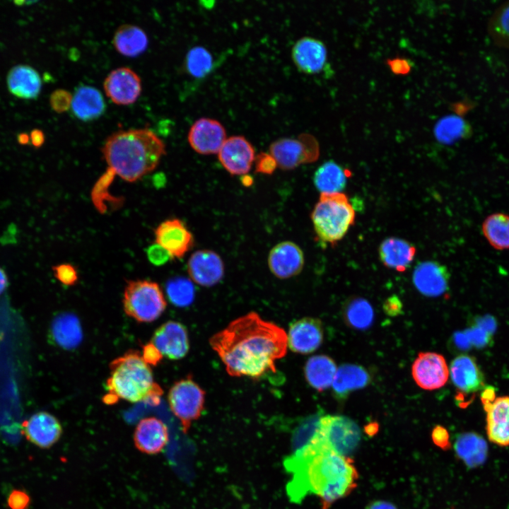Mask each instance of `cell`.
<instances>
[{"label": "cell", "mask_w": 509, "mask_h": 509, "mask_svg": "<svg viewBox=\"0 0 509 509\" xmlns=\"http://www.w3.org/2000/svg\"><path fill=\"white\" fill-rule=\"evenodd\" d=\"M227 373L258 379L275 372V361L287 351V334L276 324L251 312L232 321L209 339Z\"/></svg>", "instance_id": "1"}, {"label": "cell", "mask_w": 509, "mask_h": 509, "mask_svg": "<svg viewBox=\"0 0 509 509\" xmlns=\"http://www.w3.org/2000/svg\"><path fill=\"white\" fill-rule=\"evenodd\" d=\"M291 475L287 486L291 499L299 502L309 493L318 496L322 509L348 496L357 486L358 474L353 460L327 447L315 432L284 460Z\"/></svg>", "instance_id": "2"}, {"label": "cell", "mask_w": 509, "mask_h": 509, "mask_svg": "<svg viewBox=\"0 0 509 509\" xmlns=\"http://www.w3.org/2000/svg\"><path fill=\"white\" fill-rule=\"evenodd\" d=\"M102 151L107 172L129 182L153 171L166 153L163 141L147 128L117 131L107 139Z\"/></svg>", "instance_id": "3"}, {"label": "cell", "mask_w": 509, "mask_h": 509, "mask_svg": "<svg viewBox=\"0 0 509 509\" xmlns=\"http://www.w3.org/2000/svg\"><path fill=\"white\" fill-rule=\"evenodd\" d=\"M110 375L106 381L108 390L105 402L112 404L119 399L146 402L156 406L163 390L154 381L151 366L138 351L129 350L109 365Z\"/></svg>", "instance_id": "4"}, {"label": "cell", "mask_w": 509, "mask_h": 509, "mask_svg": "<svg viewBox=\"0 0 509 509\" xmlns=\"http://www.w3.org/2000/svg\"><path fill=\"white\" fill-rule=\"evenodd\" d=\"M355 211L342 193L321 194L311 214L315 232L324 243L341 240L355 221Z\"/></svg>", "instance_id": "5"}, {"label": "cell", "mask_w": 509, "mask_h": 509, "mask_svg": "<svg viewBox=\"0 0 509 509\" xmlns=\"http://www.w3.org/2000/svg\"><path fill=\"white\" fill-rule=\"evenodd\" d=\"M124 311L138 322H151L165 311L167 302L160 286L148 280L129 281L124 291Z\"/></svg>", "instance_id": "6"}, {"label": "cell", "mask_w": 509, "mask_h": 509, "mask_svg": "<svg viewBox=\"0 0 509 509\" xmlns=\"http://www.w3.org/2000/svg\"><path fill=\"white\" fill-rule=\"evenodd\" d=\"M205 395V391L191 376L175 382L169 390L170 409L180 420L185 433L188 431L192 423L201 416L204 409Z\"/></svg>", "instance_id": "7"}, {"label": "cell", "mask_w": 509, "mask_h": 509, "mask_svg": "<svg viewBox=\"0 0 509 509\" xmlns=\"http://www.w3.org/2000/svg\"><path fill=\"white\" fill-rule=\"evenodd\" d=\"M315 435L337 453L349 456L361 440L358 425L349 418L341 415L320 416Z\"/></svg>", "instance_id": "8"}, {"label": "cell", "mask_w": 509, "mask_h": 509, "mask_svg": "<svg viewBox=\"0 0 509 509\" xmlns=\"http://www.w3.org/2000/svg\"><path fill=\"white\" fill-rule=\"evenodd\" d=\"M269 153L281 170H293L301 164L315 161L320 154L319 145L314 136L301 134L298 139L281 138L274 141Z\"/></svg>", "instance_id": "9"}, {"label": "cell", "mask_w": 509, "mask_h": 509, "mask_svg": "<svg viewBox=\"0 0 509 509\" xmlns=\"http://www.w3.org/2000/svg\"><path fill=\"white\" fill-rule=\"evenodd\" d=\"M481 402L486 415L488 440L499 446L509 445V396L495 397L492 387L481 393Z\"/></svg>", "instance_id": "10"}, {"label": "cell", "mask_w": 509, "mask_h": 509, "mask_svg": "<svg viewBox=\"0 0 509 509\" xmlns=\"http://www.w3.org/2000/svg\"><path fill=\"white\" fill-rule=\"evenodd\" d=\"M411 373L420 387L433 390L445 385L449 378V368L442 355L421 352L412 365Z\"/></svg>", "instance_id": "11"}, {"label": "cell", "mask_w": 509, "mask_h": 509, "mask_svg": "<svg viewBox=\"0 0 509 509\" xmlns=\"http://www.w3.org/2000/svg\"><path fill=\"white\" fill-rule=\"evenodd\" d=\"M21 433L34 445L47 449L60 439L62 426L52 414L39 411L22 422Z\"/></svg>", "instance_id": "12"}, {"label": "cell", "mask_w": 509, "mask_h": 509, "mask_svg": "<svg viewBox=\"0 0 509 509\" xmlns=\"http://www.w3.org/2000/svg\"><path fill=\"white\" fill-rule=\"evenodd\" d=\"M106 95L115 104L128 105L134 103L141 92V78L128 67L112 71L104 81Z\"/></svg>", "instance_id": "13"}, {"label": "cell", "mask_w": 509, "mask_h": 509, "mask_svg": "<svg viewBox=\"0 0 509 509\" xmlns=\"http://www.w3.org/2000/svg\"><path fill=\"white\" fill-rule=\"evenodd\" d=\"M156 243L168 252L172 259H180L193 247L194 238L184 223L170 218L160 223L155 229Z\"/></svg>", "instance_id": "14"}, {"label": "cell", "mask_w": 509, "mask_h": 509, "mask_svg": "<svg viewBox=\"0 0 509 509\" xmlns=\"http://www.w3.org/2000/svg\"><path fill=\"white\" fill-rule=\"evenodd\" d=\"M218 157L229 173L243 175L250 170L255 161V149L244 136H233L226 139Z\"/></svg>", "instance_id": "15"}, {"label": "cell", "mask_w": 509, "mask_h": 509, "mask_svg": "<svg viewBox=\"0 0 509 509\" xmlns=\"http://www.w3.org/2000/svg\"><path fill=\"white\" fill-rule=\"evenodd\" d=\"M151 342L163 356L171 360L184 358L189 349L187 329L176 321H168L158 327Z\"/></svg>", "instance_id": "16"}, {"label": "cell", "mask_w": 509, "mask_h": 509, "mask_svg": "<svg viewBox=\"0 0 509 509\" xmlns=\"http://www.w3.org/2000/svg\"><path fill=\"white\" fill-rule=\"evenodd\" d=\"M187 139L197 153L209 155L218 153L226 139V134L225 128L218 121L204 117L192 125Z\"/></svg>", "instance_id": "17"}, {"label": "cell", "mask_w": 509, "mask_h": 509, "mask_svg": "<svg viewBox=\"0 0 509 509\" xmlns=\"http://www.w3.org/2000/svg\"><path fill=\"white\" fill-rule=\"evenodd\" d=\"M323 337V327L319 319L303 317L290 324L287 344L293 352L308 354L320 346Z\"/></svg>", "instance_id": "18"}, {"label": "cell", "mask_w": 509, "mask_h": 509, "mask_svg": "<svg viewBox=\"0 0 509 509\" xmlns=\"http://www.w3.org/2000/svg\"><path fill=\"white\" fill-rule=\"evenodd\" d=\"M187 271L194 282L209 287L222 279L224 264L216 252L209 250H200L194 252L189 257Z\"/></svg>", "instance_id": "19"}, {"label": "cell", "mask_w": 509, "mask_h": 509, "mask_svg": "<svg viewBox=\"0 0 509 509\" xmlns=\"http://www.w3.org/2000/svg\"><path fill=\"white\" fill-rule=\"evenodd\" d=\"M304 255L300 247L291 241L276 245L269 252L268 266L277 278L285 279L296 276L304 267Z\"/></svg>", "instance_id": "20"}, {"label": "cell", "mask_w": 509, "mask_h": 509, "mask_svg": "<svg viewBox=\"0 0 509 509\" xmlns=\"http://www.w3.org/2000/svg\"><path fill=\"white\" fill-rule=\"evenodd\" d=\"M291 57L300 71L315 74L323 71L326 66L327 50L321 40L311 37H304L294 44Z\"/></svg>", "instance_id": "21"}, {"label": "cell", "mask_w": 509, "mask_h": 509, "mask_svg": "<svg viewBox=\"0 0 509 509\" xmlns=\"http://www.w3.org/2000/svg\"><path fill=\"white\" fill-rule=\"evenodd\" d=\"M413 283L423 295L437 297L448 289L450 274L445 266L435 261H425L415 267Z\"/></svg>", "instance_id": "22"}, {"label": "cell", "mask_w": 509, "mask_h": 509, "mask_svg": "<svg viewBox=\"0 0 509 509\" xmlns=\"http://www.w3.org/2000/svg\"><path fill=\"white\" fill-rule=\"evenodd\" d=\"M134 445L140 452L147 455L160 452L169 441V431L160 419L146 417L137 423L133 435Z\"/></svg>", "instance_id": "23"}, {"label": "cell", "mask_w": 509, "mask_h": 509, "mask_svg": "<svg viewBox=\"0 0 509 509\" xmlns=\"http://www.w3.org/2000/svg\"><path fill=\"white\" fill-rule=\"evenodd\" d=\"M449 374L453 385L463 394L477 392L486 385L476 359L467 354H460L452 361Z\"/></svg>", "instance_id": "24"}, {"label": "cell", "mask_w": 509, "mask_h": 509, "mask_svg": "<svg viewBox=\"0 0 509 509\" xmlns=\"http://www.w3.org/2000/svg\"><path fill=\"white\" fill-rule=\"evenodd\" d=\"M9 92L14 96L25 100L36 99L42 88V79L34 68L26 64L12 67L6 76Z\"/></svg>", "instance_id": "25"}, {"label": "cell", "mask_w": 509, "mask_h": 509, "mask_svg": "<svg viewBox=\"0 0 509 509\" xmlns=\"http://www.w3.org/2000/svg\"><path fill=\"white\" fill-rule=\"evenodd\" d=\"M378 251L380 259L385 266L403 272L414 260L416 249L404 239L392 237L381 242Z\"/></svg>", "instance_id": "26"}, {"label": "cell", "mask_w": 509, "mask_h": 509, "mask_svg": "<svg viewBox=\"0 0 509 509\" xmlns=\"http://www.w3.org/2000/svg\"><path fill=\"white\" fill-rule=\"evenodd\" d=\"M370 376L362 366L343 364L336 372L332 386L334 396L344 400L352 392L368 385Z\"/></svg>", "instance_id": "27"}, {"label": "cell", "mask_w": 509, "mask_h": 509, "mask_svg": "<svg viewBox=\"0 0 509 509\" xmlns=\"http://www.w3.org/2000/svg\"><path fill=\"white\" fill-rule=\"evenodd\" d=\"M71 107L79 119L90 121L99 117L105 108L101 93L94 87H79L72 98Z\"/></svg>", "instance_id": "28"}, {"label": "cell", "mask_w": 509, "mask_h": 509, "mask_svg": "<svg viewBox=\"0 0 509 509\" xmlns=\"http://www.w3.org/2000/svg\"><path fill=\"white\" fill-rule=\"evenodd\" d=\"M337 370L332 358L325 355H317L307 361L304 374L307 382L315 390L322 392L332 385Z\"/></svg>", "instance_id": "29"}, {"label": "cell", "mask_w": 509, "mask_h": 509, "mask_svg": "<svg viewBox=\"0 0 509 509\" xmlns=\"http://www.w3.org/2000/svg\"><path fill=\"white\" fill-rule=\"evenodd\" d=\"M113 45L121 54L134 57L143 53L148 47L146 33L139 27L125 24L115 31Z\"/></svg>", "instance_id": "30"}, {"label": "cell", "mask_w": 509, "mask_h": 509, "mask_svg": "<svg viewBox=\"0 0 509 509\" xmlns=\"http://www.w3.org/2000/svg\"><path fill=\"white\" fill-rule=\"evenodd\" d=\"M51 334L57 345L71 349L81 340L82 332L76 317L70 313H62L56 317L51 325Z\"/></svg>", "instance_id": "31"}, {"label": "cell", "mask_w": 509, "mask_h": 509, "mask_svg": "<svg viewBox=\"0 0 509 509\" xmlns=\"http://www.w3.org/2000/svg\"><path fill=\"white\" fill-rule=\"evenodd\" d=\"M347 176L344 169L334 161L329 160L316 170L313 182L321 194L338 193L344 189Z\"/></svg>", "instance_id": "32"}, {"label": "cell", "mask_w": 509, "mask_h": 509, "mask_svg": "<svg viewBox=\"0 0 509 509\" xmlns=\"http://www.w3.org/2000/svg\"><path fill=\"white\" fill-rule=\"evenodd\" d=\"M454 447L458 457L469 467L477 466L485 460L486 444L476 433H464L460 435Z\"/></svg>", "instance_id": "33"}, {"label": "cell", "mask_w": 509, "mask_h": 509, "mask_svg": "<svg viewBox=\"0 0 509 509\" xmlns=\"http://www.w3.org/2000/svg\"><path fill=\"white\" fill-rule=\"evenodd\" d=\"M472 131L469 124L462 117L450 115L438 121L435 125V139L444 144H452L469 137Z\"/></svg>", "instance_id": "34"}, {"label": "cell", "mask_w": 509, "mask_h": 509, "mask_svg": "<svg viewBox=\"0 0 509 509\" xmlns=\"http://www.w3.org/2000/svg\"><path fill=\"white\" fill-rule=\"evenodd\" d=\"M482 231L495 249H509V216L502 213L491 214L484 220Z\"/></svg>", "instance_id": "35"}, {"label": "cell", "mask_w": 509, "mask_h": 509, "mask_svg": "<svg viewBox=\"0 0 509 509\" xmlns=\"http://www.w3.org/2000/svg\"><path fill=\"white\" fill-rule=\"evenodd\" d=\"M343 317L346 324L350 327L365 329L372 324L374 312L368 300L355 297L346 302L343 308Z\"/></svg>", "instance_id": "36"}, {"label": "cell", "mask_w": 509, "mask_h": 509, "mask_svg": "<svg viewBox=\"0 0 509 509\" xmlns=\"http://www.w3.org/2000/svg\"><path fill=\"white\" fill-rule=\"evenodd\" d=\"M487 30L495 45L509 49V1L495 10L488 21Z\"/></svg>", "instance_id": "37"}, {"label": "cell", "mask_w": 509, "mask_h": 509, "mask_svg": "<svg viewBox=\"0 0 509 509\" xmlns=\"http://www.w3.org/2000/svg\"><path fill=\"white\" fill-rule=\"evenodd\" d=\"M213 67L211 54L204 47L196 46L186 56V69L194 78H201L209 74Z\"/></svg>", "instance_id": "38"}, {"label": "cell", "mask_w": 509, "mask_h": 509, "mask_svg": "<svg viewBox=\"0 0 509 509\" xmlns=\"http://www.w3.org/2000/svg\"><path fill=\"white\" fill-rule=\"evenodd\" d=\"M166 293L170 302L179 307L189 305L195 296L192 282L184 277H175L169 280L166 284Z\"/></svg>", "instance_id": "39"}, {"label": "cell", "mask_w": 509, "mask_h": 509, "mask_svg": "<svg viewBox=\"0 0 509 509\" xmlns=\"http://www.w3.org/2000/svg\"><path fill=\"white\" fill-rule=\"evenodd\" d=\"M55 278L62 284L73 286L78 281V273L76 268L71 264L62 263L52 267Z\"/></svg>", "instance_id": "40"}, {"label": "cell", "mask_w": 509, "mask_h": 509, "mask_svg": "<svg viewBox=\"0 0 509 509\" xmlns=\"http://www.w3.org/2000/svg\"><path fill=\"white\" fill-rule=\"evenodd\" d=\"M72 98L73 96L69 91L57 89L50 95V106L54 111L58 113L64 112L71 107Z\"/></svg>", "instance_id": "41"}, {"label": "cell", "mask_w": 509, "mask_h": 509, "mask_svg": "<svg viewBox=\"0 0 509 509\" xmlns=\"http://www.w3.org/2000/svg\"><path fill=\"white\" fill-rule=\"evenodd\" d=\"M471 345L476 347H484L492 342V334L485 329L473 324L469 329L465 331Z\"/></svg>", "instance_id": "42"}, {"label": "cell", "mask_w": 509, "mask_h": 509, "mask_svg": "<svg viewBox=\"0 0 509 509\" xmlns=\"http://www.w3.org/2000/svg\"><path fill=\"white\" fill-rule=\"evenodd\" d=\"M6 501L10 509H28L30 504V497L23 490L13 489L9 493Z\"/></svg>", "instance_id": "43"}, {"label": "cell", "mask_w": 509, "mask_h": 509, "mask_svg": "<svg viewBox=\"0 0 509 509\" xmlns=\"http://www.w3.org/2000/svg\"><path fill=\"white\" fill-rule=\"evenodd\" d=\"M146 255L149 262L155 266H162L172 259L168 252L156 243L148 247Z\"/></svg>", "instance_id": "44"}, {"label": "cell", "mask_w": 509, "mask_h": 509, "mask_svg": "<svg viewBox=\"0 0 509 509\" xmlns=\"http://www.w3.org/2000/svg\"><path fill=\"white\" fill-rule=\"evenodd\" d=\"M256 171L264 174H271L277 167L276 163L270 153L262 152L255 158Z\"/></svg>", "instance_id": "45"}, {"label": "cell", "mask_w": 509, "mask_h": 509, "mask_svg": "<svg viewBox=\"0 0 509 509\" xmlns=\"http://www.w3.org/2000/svg\"><path fill=\"white\" fill-rule=\"evenodd\" d=\"M141 356L147 364L153 366L157 365L163 357L159 350L151 341L143 346Z\"/></svg>", "instance_id": "46"}, {"label": "cell", "mask_w": 509, "mask_h": 509, "mask_svg": "<svg viewBox=\"0 0 509 509\" xmlns=\"http://www.w3.org/2000/svg\"><path fill=\"white\" fill-rule=\"evenodd\" d=\"M433 443L441 448L449 447V435L447 431L441 426H436L432 431Z\"/></svg>", "instance_id": "47"}, {"label": "cell", "mask_w": 509, "mask_h": 509, "mask_svg": "<svg viewBox=\"0 0 509 509\" xmlns=\"http://www.w3.org/2000/svg\"><path fill=\"white\" fill-rule=\"evenodd\" d=\"M390 69L395 74H406L411 69L410 62L403 58H394L387 62Z\"/></svg>", "instance_id": "48"}, {"label": "cell", "mask_w": 509, "mask_h": 509, "mask_svg": "<svg viewBox=\"0 0 509 509\" xmlns=\"http://www.w3.org/2000/svg\"><path fill=\"white\" fill-rule=\"evenodd\" d=\"M385 312L390 316H397L402 311V303L395 295L389 297L384 303Z\"/></svg>", "instance_id": "49"}, {"label": "cell", "mask_w": 509, "mask_h": 509, "mask_svg": "<svg viewBox=\"0 0 509 509\" xmlns=\"http://www.w3.org/2000/svg\"><path fill=\"white\" fill-rule=\"evenodd\" d=\"M31 144L36 148L41 147L45 143V134L40 129H33L30 134Z\"/></svg>", "instance_id": "50"}, {"label": "cell", "mask_w": 509, "mask_h": 509, "mask_svg": "<svg viewBox=\"0 0 509 509\" xmlns=\"http://www.w3.org/2000/svg\"><path fill=\"white\" fill-rule=\"evenodd\" d=\"M366 509H397L392 503L385 501H376L370 503Z\"/></svg>", "instance_id": "51"}, {"label": "cell", "mask_w": 509, "mask_h": 509, "mask_svg": "<svg viewBox=\"0 0 509 509\" xmlns=\"http://www.w3.org/2000/svg\"><path fill=\"white\" fill-rule=\"evenodd\" d=\"M8 286V279L5 271L0 267V296Z\"/></svg>", "instance_id": "52"}, {"label": "cell", "mask_w": 509, "mask_h": 509, "mask_svg": "<svg viewBox=\"0 0 509 509\" xmlns=\"http://www.w3.org/2000/svg\"><path fill=\"white\" fill-rule=\"evenodd\" d=\"M17 141L21 145H28L30 142V134L21 132L17 135Z\"/></svg>", "instance_id": "53"}]
</instances>
